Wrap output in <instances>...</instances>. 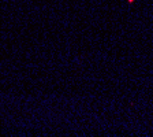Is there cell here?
Returning <instances> with one entry per match:
<instances>
[{
	"mask_svg": "<svg viewBox=\"0 0 153 137\" xmlns=\"http://www.w3.org/2000/svg\"><path fill=\"white\" fill-rule=\"evenodd\" d=\"M128 1H134V0H128Z\"/></svg>",
	"mask_w": 153,
	"mask_h": 137,
	"instance_id": "1",
	"label": "cell"
}]
</instances>
